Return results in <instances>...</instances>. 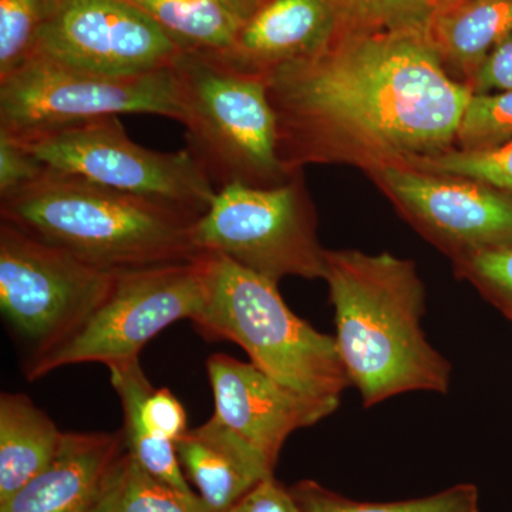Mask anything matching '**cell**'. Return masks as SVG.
I'll return each instance as SVG.
<instances>
[{"label":"cell","instance_id":"cell-9","mask_svg":"<svg viewBox=\"0 0 512 512\" xmlns=\"http://www.w3.org/2000/svg\"><path fill=\"white\" fill-rule=\"evenodd\" d=\"M15 140V138H13ZM49 170L83 178L201 218L217 188L187 150L160 153L134 143L119 117L16 140Z\"/></svg>","mask_w":512,"mask_h":512},{"label":"cell","instance_id":"cell-16","mask_svg":"<svg viewBox=\"0 0 512 512\" xmlns=\"http://www.w3.org/2000/svg\"><path fill=\"white\" fill-rule=\"evenodd\" d=\"M124 448L123 431L63 433L56 456L0 512H89Z\"/></svg>","mask_w":512,"mask_h":512},{"label":"cell","instance_id":"cell-25","mask_svg":"<svg viewBox=\"0 0 512 512\" xmlns=\"http://www.w3.org/2000/svg\"><path fill=\"white\" fill-rule=\"evenodd\" d=\"M406 167L427 173L470 178L512 195V140L487 148H451L437 156L419 158Z\"/></svg>","mask_w":512,"mask_h":512},{"label":"cell","instance_id":"cell-29","mask_svg":"<svg viewBox=\"0 0 512 512\" xmlns=\"http://www.w3.org/2000/svg\"><path fill=\"white\" fill-rule=\"evenodd\" d=\"M471 93H497L512 90V35L495 47L467 82Z\"/></svg>","mask_w":512,"mask_h":512},{"label":"cell","instance_id":"cell-18","mask_svg":"<svg viewBox=\"0 0 512 512\" xmlns=\"http://www.w3.org/2000/svg\"><path fill=\"white\" fill-rule=\"evenodd\" d=\"M512 35V0H450L427 36L448 73L466 83L495 47Z\"/></svg>","mask_w":512,"mask_h":512},{"label":"cell","instance_id":"cell-8","mask_svg":"<svg viewBox=\"0 0 512 512\" xmlns=\"http://www.w3.org/2000/svg\"><path fill=\"white\" fill-rule=\"evenodd\" d=\"M121 114L180 120L171 66L138 76H107L36 55L0 77V133L15 140Z\"/></svg>","mask_w":512,"mask_h":512},{"label":"cell","instance_id":"cell-20","mask_svg":"<svg viewBox=\"0 0 512 512\" xmlns=\"http://www.w3.org/2000/svg\"><path fill=\"white\" fill-rule=\"evenodd\" d=\"M185 52L218 53L231 45L252 12L225 0H130Z\"/></svg>","mask_w":512,"mask_h":512},{"label":"cell","instance_id":"cell-2","mask_svg":"<svg viewBox=\"0 0 512 512\" xmlns=\"http://www.w3.org/2000/svg\"><path fill=\"white\" fill-rule=\"evenodd\" d=\"M325 261L340 359L363 407L404 393L447 394L453 366L421 326L426 288L416 264L357 249H326Z\"/></svg>","mask_w":512,"mask_h":512},{"label":"cell","instance_id":"cell-15","mask_svg":"<svg viewBox=\"0 0 512 512\" xmlns=\"http://www.w3.org/2000/svg\"><path fill=\"white\" fill-rule=\"evenodd\" d=\"M107 369L123 407L127 453L158 480L184 493H194L175 447L188 431L183 404L170 390L151 386L138 357L113 363Z\"/></svg>","mask_w":512,"mask_h":512},{"label":"cell","instance_id":"cell-10","mask_svg":"<svg viewBox=\"0 0 512 512\" xmlns=\"http://www.w3.org/2000/svg\"><path fill=\"white\" fill-rule=\"evenodd\" d=\"M116 274L0 224V309L20 338L42 355L96 308Z\"/></svg>","mask_w":512,"mask_h":512},{"label":"cell","instance_id":"cell-26","mask_svg":"<svg viewBox=\"0 0 512 512\" xmlns=\"http://www.w3.org/2000/svg\"><path fill=\"white\" fill-rule=\"evenodd\" d=\"M512 140V90L471 94L458 126L456 147L498 146Z\"/></svg>","mask_w":512,"mask_h":512},{"label":"cell","instance_id":"cell-3","mask_svg":"<svg viewBox=\"0 0 512 512\" xmlns=\"http://www.w3.org/2000/svg\"><path fill=\"white\" fill-rule=\"evenodd\" d=\"M0 220L113 274L202 254L200 218L53 170L2 198Z\"/></svg>","mask_w":512,"mask_h":512},{"label":"cell","instance_id":"cell-28","mask_svg":"<svg viewBox=\"0 0 512 512\" xmlns=\"http://www.w3.org/2000/svg\"><path fill=\"white\" fill-rule=\"evenodd\" d=\"M49 168L22 144L0 133V200L36 183Z\"/></svg>","mask_w":512,"mask_h":512},{"label":"cell","instance_id":"cell-21","mask_svg":"<svg viewBox=\"0 0 512 512\" xmlns=\"http://www.w3.org/2000/svg\"><path fill=\"white\" fill-rule=\"evenodd\" d=\"M89 512H211L200 495L158 480L131 456L121 454Z\"/></svg>","mask_w":512,"mask_h":512},{"label":"cell","instance_id":"cell-11","mask_svg":"<svg viewBox=\"0 0 512 512\" xmlns=\"http://www.w3.org/2000/svg\"><path fill=\"white\" fill-rule=\"evenodd\" d=\"M369 177L404 220L451 261L512 244V195L507 192L406 165Z\"/></svg>","mask_w":512,"mask_h":512},{"label":"cell","instance_id":"cell-34","mask_svg":"<svg viewBox=\"0 0 512 512\" xmlns=\"http://www.w3.org/2000/svg\"><path fill=\"white\" fill-rule=\"evenodd\" d=\"M447 2H450V0H447ZM443 5H444V3H443Z\"/></svg>","mask_w":512,"mask_h":512},{"label":"cell","instance_id":"cell-33","mask_svg":"<svg viewBox=\"0 0 512 512\" xmlns=\"http://www.w3.org/2000/svg\"><path fill=\"white\" fill-rule=\"evenodd\" d=\"M508 320H510V322H512V316H511V318H510V319H508Z\"/></svg>","mask_w":512,"mask_h":512},{"label":"cell","instance_id":"cell-13","mask_svg":"<svg viewBox=\"0 0 512 512\" xmlns=\"http://www.w3.org/2000/svg\"><path fill=\"white\" fill-rule=\"evenodd\" d=\"M207 370L214 394V417L258 448L274 466L289 436L315 426L340 406V402L293 392L254 363L222 353L208 359Z\"/></svg>","mask_w":512,"mask_h":512},{"label":"cell","instance_id":"cell-12","mask_svg":"<svg viewBox=\"0 0 512 512\" xmlns=\"http://www.w3.org/2000/svg\"><path fill=\"white\" fill-rule=\"evenodd\" d=\"M180 52L130 0H62L36 55L87 72L138 76L168 69Z\"/></svg>","mask_w":512,"mask_h":512},{"label":"cell","instance_id":"cell-27","mask_svg":"<svg viewBox=\"0 0 512 512\" xmlns=\"http://www.w3.org/2000/svg\"><path fill=\"white\" fill-rule=\"evenodd\" d=\"M454 272L504 313L512 316V244L501 245L453 261Z\"/></svg>","mask_w":512,"mask_h":512},{"label":"cell","instance_id":"cell-1","mask_svg":"<svg viewBox=\"0 0 512 512\" xmlns=\"http://www.w3.org/2000/svg\"><path fill=\"white\" fill-rule=\"evenodd\" d=\"M279 154L291 173L343 164L372 175L456 147L470 87L427 32H340L325 50L266 77Z\"/></svg>","mask_w":512,"mask_h":512},{"label":"cell","instance_id":"cell-22","mask_svg":"<svg viewBox=\"0 0 512 512\" xmlns=\"http://www.w3.org/2000/svg\"><path fill=\"white\" fill-rule=\"evenodd\" d=\"M301 512H480V493L474 484H457L414 500L363 503L333 493L315 481H301L292 488Z\"/></svg>","mask_w":512,"mask_h":512},{"label":"cell","instance_id":"cell-4","mask_svg":"<svg viewBox=\"0 0 512 512\" xmlns=\"http://www.w3.org/2000/svg\"><path fill=\"white\" fill-rule=\"evenodd\" d=\"M205 299L191 319L202 338L228 340L251 363L293 392L340 402L350 384L335 336L325 335L286 305L278 284L204 252Z\"/></svg>","mask_w":512,"mask_h":512},{"label":"cell","instance_id":"cell-32","mask_svg":"<svg viewBox=\"0 0 512 512\" xmlns=\"http://www.w3.org/2000/svg\"><path fill=\"white\" fill-rule=\"evenodd\" d=\"M447 0H440V6L443 5V3H446Z\"/></svg>","mask_w":512,"mask_h":512},{"label":"cell","instance_id":"cell-17","mask_svg":"<svg viewBox=\"0 0 512 512\" xmlns=\"http://www.w3.org/2000/svg\"><path fill=\"white\" fill-rule=\"evenodd\" d=\"M175 447L181 467L211 512H228L256 484L274 476V464L214 416L188 430Z\"/></svg>","mask_w":512,"mask_h":512},{"label":"cell","instance_id":"cell-14","mask_svg":"<svg viewBox=\"0 0 512 512\" xmlns=\"http://www.w3.org/2000/svg\"><path fill=\"white\" fill-rule=\"evenodd\" d=\"M339 30L329 0H262L231 45L212 55L237 72L266 80L285 64L318 55Z\"/></svg>","mask_w":512,"mask_h":512},{"label":"cell","instance_id":"cell-30","mask_svg":"<svg viewBox=\"0 0 512 512\" xmlns=\"http://www.w3.org/2000/svg\"><path fill=\"white\" fill-rule=\"evenodd\" d=\"M228 512H301L291 490L274 476L256 484Z\"/></svg>","mask_w":512,"mask_h":512},{"label":"cell","instance_id":"cell-31","mask_svg":"<svg viewBox=\"0 0 512 512\" xmlns=\"http://www.w3.org/2000/svg\"><path fill=\"white\" fill-rule=\"evenodd\" d=\"M225 2L232 3V5L239 6V8L254 12L258 8L262 0H225Z\"/></svg>","mask_w":512,"mask_h":512},{"label":"cell","instance_id":"cell-5","mask_svg":"<svg viewBox=\"0 0 512 512\" xmlns=\"http://www.w3.org/2000/svg\"><path fill=\"white\" fill-rule=\"evenodd\" d=\"M185 150L218 190L269 188L292 177L279 154L278 119L262 77L231 69L212 53L181 50L171 64Z\"/></svg>","mask_w":512,"mask_h":512},{"label":"cell","instance_id":"cell-24","mask_svg":"<svg viewBox=\"0 0 512 512\" xmlns=\"http://www.w3.org/2000/svg\"><path fill=\"white\" fill-rule=\"evenodd\" d=\"M62 0H0V77L36 55Z\"/></svg>","mask_w":512,"mask_h":512},{"label":"cell","instance_id":"cell-19","mask_svg":"<svg viewBox=\"0 0 512 512\" xmlns=\"http://www.w3.org/2000/svg\"><path fill=\"white\" fill-rule=\"evenodd\" d=\"M63 433L22 393L0 396V504L52 461Z\"/></svg>","mask_w":512,"mask_h":512},{"label":"cell","instance_id":"cell-23","mask_svg":"<svg viewBox=\"0 0 512 512\" xmlns=\"http://www.w3.org/2000/svg\"><path fill=\"white\" fill-rule=\"evenodd\" d=\"M340 32H427L440 0H329Z\"/></svg>","mask_w":512,"mask_h":512},{"label":"cell","instance_id":"cell-6","mask_svg":"<svg viewBox=\"0 0 512 512\" xmlns=\"http://www.w3.org/2000/svg\"><path fill=\"white\" fill-rule=\"evenodd\" d=\"M194 241L201 252L225 256L278 285L288 276H325L326 249L303 170L276 187L221 188L195 222Z\"/></svg>","mask_w":512,"mask_h":512},{"label":"cell","instance_id":"cell-7","mask_svg":"<svg viewBox=\"0 0 512 512\" xmlns=\"http://www.w3.org/2000/svg\"><path fill=\"white\" fill-rule=\"evenodd\" d=\"M205 286L204 252L191 261L119 272L103 301L66 338L30 357L26 377L33 382L64 366L137 359L161 330L197 315Z\"/></svg>","mask_w":512,"mask_h":512}]
</instances>
